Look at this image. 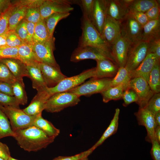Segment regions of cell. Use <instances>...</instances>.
Wrapping results in <instances>:
<instances>
[{
    "label": "cell",
    "instance_id": "obj_1",
    "mask_svg": "<svg viewBox=\"0 0 160 160\" xmlns=\"http://www.w3.org/2000/svg\"><path fill=\"white\" fill-rule=\"evenodd\" d=\"M14 138L20 148L29 152H36L46 148L55 138L47 135L41 130L32 125L14 132Z\"/></svg>",
    "mask_w": 160,
    "mask_h": 160
},
{
    "label": "cell",
    "instance_id": "obj_2",
    "mask_svg": "<svg viewBox=\"0 0 160 160\" xmlns=\"http://www.w3.org/2000/svg\"><path fill=\"white\" fill-rule=\"evenodd\" d=\"M81 28L82 33L78 47H93L111 55L110 46L104 40L89 20L84 15L82 20Z\"/></svg>",
    "mask_w": 160,
    "mask_h": 160
},
{
    "label": "cell",
    "instance_id": "obj_3",
    "mask_svg": "<svg viewBox=\"0 0 160 160\" xmlns=\"http://www.w3.org/2000/svg\"><path fill=\"white\" fill-rule=\"evenodd\" d=\"M95 67L85 70L80 74L61 80L55 86L47 87L46 91L50 97L56 93L68 92L81 84L87 79L95 77Z\"/></svg>",
    "mask_w": 160,
    "mask_h": 160
},
{
    "label": "cell",
    "instance_id": "obj_4",
    "mask_svg": "<svg viewBox=\"0 0 160 160\" xmlns=\"http://www.w3.org/2000/svg\"><path fill=\"white\" fill-rule=\"evenodd\" d=\"M80 97L69 92L55 94L47 101L44 110L51 113L60 112L65 108L78 104L80 101Z\"/></svg>",
    "mask_w": 160,
    "mask_h": 160
},
{
    "label": "cell",
    "instance_id": "obj_5",
    "mask_svg": "<svg viewBox=\"0 0 160 160\" xmlns=\"http://www.w3.org/2000/svg\"><path fill=\"white\" fill-rule=\"evenodd\" d=\"M1 109L9 119L11 128L14 132L33 125L37 116H30L23 109L12 106H3Z\"/></svg>",
    "mask_w": 160,
    "mask_h": 160
},
{
    "label": "cell",
    "instance_id": "obj_6",
    "mask_svg": "<svg viewBox=\"0 0 160 160\" xmlns=\"http://www.w3.org/2000/svg\"><path fill=\"white\" fill-rule=\"evenodd\" d=\"M112 79L92 78L90 80L70 90L69 92L80 97L82 95L90 96L101 92L111 87Z\"/></svg>",
    "mask_w": 160,
    "mask_h": 160
},
{
    "label": "cell",
    "instance_id": "obj_7",
    "mask_svg": "<svg viewBox=\"0 0 160 160\" xmlns=\"http://www.w3.org/2000/svg\"><path fill=\"white\" fill-rule=\"evenodd\" d=\"M121 34L130 44L141 40L143 26L129 14L119 21Z\"/></svg>",
    "mask_w": 160,
    "mask_h": 160
},
{
    "label": "cell",
    "instance_id": "obj_8",
    "mask_svg": "<svg viewBox=\"0 0 160 160\" xmlns=\"http://www.w3.org/2000/svg\"><path fill=\"white\" fill-rule=\"evenodd\" d=\"M148 43L140 41L130 44L125 68L130 73L136 69L148 54Z\"/></svg>",
    "mask_w": 160,
    "mask_h": 160
},
{
    "label": "cell",
    "instance_id": "obj_9",
    "mask_svg": "<svg viewBox=\"0 0 160 160\" xmlns=\"http://www.w3.org/2000/svg\"><path fill=\"white\" fill-rule=\"evenodd\" d=\"M108 59L113 61L111 55L98 48L90 46L78 47L73 52L70 61L76 63L81 60L92 59L96 61Z\"/></svg>",
    "mask_w": 160,
    "mask_h": 160
},
{
    "label": "cell",
    "instance_id": "obj_10",
    "mask_svg": "<svg viewBox=\"0 0 160 160\" xmlns=\"http://www.w3.org/2000/svg\"><path fill=\"white\" fill-rule=\"evenodd\" d=\"M128 88L132 89L137 94L138 100L136 103L139 106V108H144L155 93L151 89L148 82L141 77L131 79Z\"/></svg>",
    "mask_w": 160,
    "mask_h": 160
},
{
    "label": "cell",
    "instance_id": "obj_11",
    "mask_svg": "<svg viewBox=\"0 0 160 160\" xmlns=\"http://www.w3.org/2000/svg\"><path fill=\"white\" fill-rule=\"evenodd\" d=\"M53 38L43 43H36L33 44V49L39 63H43L60 69L57 63L53 53L54 50Z\"/></svg>",
    "mask_w": 160,
    "mask_h": 160
},
{
    "label": "cell",
    "instance_id": "obj_12",
    "mask_svg": "<svg viewBox=\"0 0 160 160\" xmlns=\"http://www.w3.org/2000/svg\"><path fill=\"white\" fill-rule=\"evenodd\" d=\"M71 3L66 0H44L39 7L41 17L45 19L53 14L70 12L74 9Z\"/></svg>",
    "mask_w": 160,
    "mask_h": 160
},
{
    "label": "cell",
    "instance_id": "obj_13",
    "mask_svg": "<svg viewBox=\"0 0 160 160\" xmlns=\"http://www.w3.org/2000/svg\"><path fill=\"white\" fill-rule=\"evenodd\" d=\"M130 44L121 34L111 46V53L119 68L125 67Z\"/></svg>",
    "mask_w": 160,
    "mask_h": 160
},
{
    "label": "cell",
    "instance_id": "obj_14",
    "mask_svg": "<svg viewBox=\"0 0 160 160\" xmlns=\"http://www.w3.org/2000/svg\"><path fill=\"white\" fill-rule=\"evenodd\" d=\"M134 114L138 125L144 126L146 129L145 140L151 143L155 140L154 134L156 127L154 115L145 108H139Z\"/></svg>",
    "mask_w": 160,
    "mask_h": 160
},
{
    "label": "cell",
    "instance_id": "obj_15",
    "mask_svg": "<svg viewBox=\"0 0 160 160\" xmlns=\"http://www.w3.org/2000/svg\"><path fill=\"white\" fill-rule=\"evenodd\" d=\"M41 73L48 87L56 86L59 82L67 77L61 72L60 69L43 63H39Z\"/></svg>",
    "mask_w": 160,
    "mask_h": 160
},
{
    "label": "cell",
    "instance_id": "obj_16",
    "mask_svg": "<svg viewBox=\"0 0 160 160\" xmlns=\"http://www.w3.org/2000/svg\"><path fill=\"white\" fill-rule=\"evenodd\" d=\"M107 0H94L92 13L89 20L101 35L107 16Z\"/></svg>",
    "mask_w": 160,
    "mask_h": 160
},
{
    "label": "cell",
    "instance_id": "obj_17",
    "mask_svg": "<svg viewBox=\"0 0 160 160\" xmlns=\"http://www.w3.org/2000/svg\"><path fill=\"white\" fill-rule=\"evenodd\" d=\"M120 34L119 21L107 15L101 34L103 38L111 47Z\"/></svg>",
    "mask_w": 160,
    "mask_h": 160
},
{
    "label": "cell",
    "instance_id": "obj_18",
    "mask_svg": "<svg viewBox=\"0 0 160 160\" xmlns=\"http://www.w3.org/2000/svg\"><path fill=\"white\" fill-rule=\"evenodd\" d=\"M46 88L44 90L37 92L30 104L23 109L24 112L33 116L42 114V111L44 110L46 103L50 97L46 91Z\"/></svg>",
    "mask_w": 160,
    "mask_h": 160
},
{
    "label": "cell",
    "instance_id": "obj_19",
    "mask_svg": "<svg viewBox=\"0 0 160 160\" xmlns=\"http://www.w3.org/2000/svg\"><path fill=\"white\" fill-rule=\"evenodd\" d=\"M95 76L94 78L102 79L114 77L119 68L114 62L108 59L96 61Z\"/></svg>",
    "mask_w": 160,
    "mask_h": 160
},
{
    "label": "cell",
    "instance_id": "obj_20",
    "mask_svg": "<svg viewBox=\"0 0 160 160\" xmlns=\"http://www.w3.org/2000/svg\"><path fill=\"white\" fill-rule=\"evenodd\" d=\"M158 61L156 56L152 53H148L145 58L135 69L129 73L131 79L141 77L148 81L150 73Z\"/></svg>",
    "mask_w": 160,
    "mask_h": 160
},
{
    "label": "cell",
    "instance_id": "obj_21",
    "mask_svg": "<svg viewBox=\"0 0 160 160\" xmlns=\"http://www.w3.org/2000/svg\"><path fill=\"white\" fill-rule=\"evenodd\" d=\"M26 66L28 73V77L32 82L33 88L38 92L44 90L47 87L43 77L39 63Z\"/></svg>",
    "mask_w": 160,
    "mask_h": 160
},
{
    "label": "cell",
    "instance_id": "obj_22",
    "mask_svg": "<svg viewBox=\"0 0 160 160\" xmlns=\"http://www.w3.org/2000/svg\"><path fill=\"white\" fill-rule=\"evenodd\" d=\"M160 39V19L150 20L143 26L141 40L148 43Z\"/></svg>",
    "mask_w": 160,
    "mask_h": 160
},
{
    "label": "cell",
    "instance_id": "obj_23",
    "mask_svg": "<svg viewBox=\"0 0 160 160\" xmlns=\"http://www.w3.org/2000/svg\"><path fill=\"white\" fill-rule=\"evenodd\" d=\"M128 14L127 8L121 0H107V15L119 21Z\"/></svg>",
    "mask_w": 160,
    "mask_h": 160
},
{
    "label": "cell",
    "instance_id": "obj_24",
    "mask_svg": "<svg viewBox=\"0 0 160 160\" xmlns=\"http://www.w3.org/2000/svg\"><path fill=\"white\" fill-rule=\"evenodd\" d=\"M7 67L16 80H23L24 76L28 77V73L25 65L18 60L5 59L0 60Z\"/></svg>",
    "mask_w": 160,
    "mask_h": 160
},
{
    "label": "cell",
    "instance_id": "obj_25",
    "mask_svg": "<svg viewBox=\"0 0 160 160\" xmlns=\"http://www.w3.org/2000/svg\"><path fill=\"white\" fill-rule=\"evenodd\" d=\"M18 60L26 65L39 63L33 50V44L23 43L18 47Z\"/></svg>",
    "mask_w": 160,
    "mask_h": 160
},
{
    "label": "cell",
    "instance_id": "obj_26",
    "mask_svg": "<svg viewBox=\"0 0 160 160\" xmlns=\"http://www.w3.org/2000/svg\"><path fill=\"white\" fill-rule=\"evenodd\" d=\"M33 125L39 128L49 136L55 138L60 133V130L50 121L44 119L42 114L36 116Z\"/></svg>",
    "mask_w": 160,
    "mask_h": 160
},
{
    "label": "cell",
    "instance_id": "obj_27",
    "mask_svg": "<svg viewBox=\"0 0 160 160\" xmlns=\"http://www.w3.org/2000/svg\"><path fill=\"white\" fill-rule=\"evenodd\" d=\"M120 111L119 108L116 109L113 117L109 126L99 139L90 148L93 151L98 146L102 145L108 138L116 132L119 125Z\"/></svg>",
    "mask_w": 160,
    "mask_h": 160
},
{
    "label": "cell",
    "instance_id": "obj_28",
    "mask_svg": "<svg viewBox=\"0 0 160 160\" xmlns=\"http://www.w3.org/2000/svg\"><path fill=\"white\" fill-rule=\"evenodd\" d=\"M28 7L24 5L15 6L9 18V31H15L17 25L24 18Z\"/></svg>",
    "mask_w": 160,
    "mask_h": 160
},
{
    "label": "cell",
    "instance_id": "obj_29",
    "mask_svg": "<svg viewBox=\"0 0 160 160\" xmlns=\"http://www.w3.org/2000/svg\"><path fill=\"white\" fill-rule=\"evenodd\" d=\"M50 36L44 19L35 24L33 44L43 43L52 38Z\"/></svg>",
    "mask_w": 160,
    "mask_h": 160
},
{
    "label": "cell",
    "instance_id": "obj_30",
    "mask_svg": "<svg viewBox=\"0 0 160 160\" xmlns=\"http://www.w3.org/2000/svg\"><path fill=\"white\" fill-rule=\"evenodd\" d=\"M125 90L122 85L114 87H110L100 93L102 96L103 102L107 103L111 100H117L122 99L123 93Z\"/></svg>",
    "mask_w": 160,
    "mask_h": 160
},
{
    "label": "cell",
    "instance_id": "obj_31",
    "mask_svg": "<svg viewBox=\"0 0 160 160\" xmlns=\"http://www.w3.org/2000/svg\"><path fill=\"white\" fill-rule=\"evenodd\" d=\"M160 61L156 62L151 71L148 81L151 90L155 93L160 92Z\"/></svg>",
    "mask_w": 160,
    "mask_h": 160
},
{
    "label": "cell",
    "instance_id": "obj_32",
    "mask_svg": "<svg viewBox=\"0 0 160 160\" xmlns=\"http://www.w3.org/2000/svg\"><path fill=\"white\" fill-rule=\"evenodd\" d=\"M131 79L129 72L124 67L119 68L116 74L112 78L111 87L122 85L126 89L128 88Z\"/></svg>",
    "mask_w": 160,
    "mask_h": 160
},
{
    "label": "cell",
    "instance_id": "obj_33",
    "mask_svg": "<svg viewBox=\"0 0 160 160\" xmlns=\"http://www.w3.org/2000/svg\"><path fill=\"white\" fill-rule=\"evenodd\" d=\"M157 2L156 0H133L128 7L129 12L145 13L153 6Z\"/></svg>",
    "mask_w": 160,
    "mask_h": 160
},
{
    "label": "cell",
    "instance_id": "obj_34",
    "mask_svg": "<svg viewBox=\"0 0 160 160\" xmlns=\"http://www.w3.org/2000/svg\"><path fill=\"white\" fill-rule=\"evenodd\" d=\"M14 96L20 105H25L28 101V97L25 89L23 80H17L11 84Z\"/></svg>",
    "mask_w": 160,
    "mask_h": 160
},
{
    "label": "cell",
    "instance_id": "obj_35",
    "mask_svg": "<svg viewBox=\"0 0 160 160\" xmlns=\"http://www.w3.org/2000/svg\"><path fill=\"white\" fill-rule=\"evenodd\" d=\"M70 14V12L53 14L44 19L49 33L52 37L57 23L61 20L65 18Z\"/></svg>",
    "mask_w": 160,
    "mask_h": 160
},
{
    "label": "cell",
    "instance_id": "obj_36",
    "mask_svg": "<svg viewBox=\"0 0 160 160\" xmlns=\"http://www.w3.org/2000/svg\"><path fill=\"white\" fill-rule=\"evenodd\" d=\"M15 136L7 117L0 108V139L8 136L14 137Z\"/></svg>",
    "mask_w": 160,
    "mask_h": 160
},
{
    "label": "cell",
    "instance_id": "obj_37",
    "mask_svg": "<svg viewBox=\"0 0 160 160\" xmlns=\"http://www.w3.org/2000/svg\"><path fill=\"white\" fill-rule=\"evenodd\" d=\"M15 6H9L4 10L0 16V36L7 33L9 31V20Z\"/></svg>",
    "mask_w": 160,
    "mask_h": 160
},
{
    "label": "cell",
    "instance_id": "obj_38",
    "mask_svg": "<svg viewBox=\"0 0 160 160\" xmlns=\"http://www.w3.org/2000/svg\"><path fill=\"white\" fill-rule=\"evenodd\" d=\"M18 47L7 45L0 47V60L14 59L18 60Z\"/></svg>",
    "mask_w": 160,
    "mask_h": 160
},
{
    "label": "cell",
    "instance_id": "obj_39",
    "mask_svg": "<svg viewBox=\"0 0 160 160\" xmlns=\"http://www.w3.org/2000/svg\"><path fill=\"white\" fill-rule=\"evenodd\" d=\"M24 19L26 21L35 24L39 22L42 19L39 7H28Z\"/></svg>",
    "mask_w": 160,
    "mask_h": 160
},
{
    "label": "cell",
    "instance_id": "obj_40",
    "mask_svg": "<svg viewBox=\"0 0 160 160\" xmlns=\"http://www.w3.org/2000/svg\"><path fill=\"white\" fill-rule=\"evenodd\" d=\"M147 109L153 115L160 111V93H155L144 108Z\"/></svg>",
    "mask_w": 160,
    "mask_h": 160
},
{
    "label": "cell",
    "instance_id": "obj_41",
    "mask_svg": "<svg viewBox=\"0 0 160 160\" xmlns=\"http://www.w3.org/2000/svg\"><path fill=\"white\" fill-rule=\"evenodd\" d=\"M16 80L7 67L0 61V81L12 84Z\"/></svg>",
    "mask_w": 160,
    "mask_h": 160
},
{
    "label": "cell",
    "instance_id": "obj_42",
    "mask_svg": "<svg viewBox=\"0 0 160 160\" xmlns=\"http://www.w3.org/2000/svg\"><path fill=\"white\" fill-rule=\"evenodd\" d=\"M0 104L3 106H10L19 108L20 103L14 96L0 92Z\"/></svg>",
    "mask_w": 160,
    "mask_h": 160
},
{
    "label": "cell",
    "instance_id": "obj_43",
    "mask_svg": "<svg viewBox=\"0 0 160 160\" xmlns=\"http://www.w3.org/2000/svg\"><path fill=\"white\" fill-rule=\"evenodd\" d=\"M122 99L124 101L123 105L124 107H127L132 103H136L138 100V97L136 93L132 89L129 88L124 91Z\"/></svg>",
    "mask_w": 160,
    "mask_h": 160
},
{
    "label": "cell",
    "instance_id": "obj_44",
    "mask_svg": "<svg viewBox=\"0 0 160 160\" xmlns=\"http://www.w3.org/2000/svg\"><path fill=\"white\" fill-rule=\"evenodd\" d=\"M79 2L82 9L83 15L90 20L93 11L94 0H81Z\"/></svg>",
    "mask_w": 160,
    "mask_h": 160
},
{
    "label": "cell",
    "instance_id": "obj_45",
    "mask_svg": "<svg viewBox=\"0 0 160 160\" xmlns=\"http://www.w3.org/2000/svg\"><path fill=\"white\" fill-rule=\"evenodd\" d=\"M6 42L7 45L13 47H18L23 43L15 31H9L7 33Z\"/></svg>",
    "mask_w": 160,
    "mask_h": 160
},
{
    "label": "cell",
    "instance_id": "obj_46",
    "mask_svg": "<svg viewBox=\"0 0 160 160\" xmlns=\"http://www.w3.org/2000/svg\"><path fill=\"white\" fill-rule=\"evenodd\" d=\"M93 151L90 148L88 150L71 156H58L52 160H81L92 153Z\"/></svg>",
    "mask_w": 160,
    "mask_h": 160
},
{
    "label": "cell",
    "instance_id": "obj_47",
    "mask_svg": "<svg viewBox=\"0 0 160 160\" xmlns=\"http://www.w3.org/2000/svg\"><path fill=\"white\" fill-rule=\"evenodd\" d=\"M15 31L23 42L26 43L27 36L26 21L24 20L20 22L17 26Z\"/></svg>",
    "mask_w": 160,
    "mask_h": 160
},
{
    "label": "cell",
    "instance_id": "obj_48",
    "mask_svg": "<svg viewBox=\"0 0 160 160\" xmlns=\"http://www.w3.org/2000/svg\"><path fill=\"white\" fill-rule=\"evenodd\" d=\"M148 53L153 54L160 61V39L148 43Z\"/></svg>",
    "mask_w": 160,
    "mask_h": 160
},
{
    "label": "cell",
    "instance_id": "obj_49",
    "mask_svg": "<svg viewBox=\"0 0 160 160\" xmlns=\"http://www.w3.org/2000/svg\"><path fill=\"white\" fill-rule=\"evenodd\" d=\"M149 21L160 18V8L159 3L157 1L156 4L145 13Z\"/></svg>",
    "mask_w": 160,
    "mask_h": 160
},
{
    "label": "cell",
    "instance_id": "obj_50",
    "mask_svg": "<svg viewBox=\"0 0 160 160\" xmlns=\"http://www.w3.org/2000/svg\"><path fill=\"white\" fill-rule=\"evenodd\" d=\"M128 13L142 26L149 21L145 13L138 12H129Z\"/></svg>",
    "mask_w": 160,
    "mask_h": 160
},
{
    "label": "cell",
    "instance_id": "obj_51",
    "mask_svg": "<svg viewBox=\"0 0 160 160\" xmlns=\"http://www.w3.org/2000/svg\"><path fill=\"white\" fill-rule=\"evenodd\" d=\"M152 146L150 153L153 160H160V145L154 140L151 143Z\"/></svg>",
    "mask_w": 160,
    "mask_h": 160
},
{
    "label": "cell",
    "instance_id": "obj_52",
    "mask_svg": "<svg viewBox=\"0 0 160 160\" xmlns=\"http://www.w3.org/2000/svg\"><path fill=\"white\" fill-rule=\"evenodd\" d=\"M35 24L26 21L27 36L26 43L33 44V37L34 34Z\"/></svg>",
    "mask_w": 160,
    "mask_h": 160
},
{
    "label": "cell",
    "instance_id": "obj_53",
    "mask_svg": "<svg viewBox=\"0 0 160 160\" xmlns=\"http://www.w3.org/2000/svg\"><path fill=\"white\" fill-rule=\"evenodd\" d=\"M11 157L9 149L7 145L0 142V158L8 160Z\"/></svg>",
    "mask_w": 160,
    "mask_h": 160
},
{
    "label": "cell",
    "instance_id": "obj_54",
    "mask_svg": "<svg viewBox=\"0 0 160 160\" xmlns=\"http://www.w3.org/2000/svg\"><path fill=\"white\" fill-rule=\"evenodd\" d=\"M0 92L14 96L11 84L1 81H0Z\"/></svg>",
    "mask_w": 160,
    "mask_h": 160
},
{
    "label": "cell",
    "instance_id": "obj_55",
    "mask_svg": "<svg viewBox=\"0 0 160 160\" xmlns=\"http://www.w3.org/2000/svg\"><path fill=\"white\" fill-rule=\"evenodd\" d=\"M154 139L160 143V127L156 126L154 134Z\"/></svg>",
    "mask_w": 160,
    "mask_h": 160
},
{
    "label": "cell",
    "instance_id": "obj_56",
    "mask_svg": "<svg viewBox=\"0 0 160 160\" xmlns=\"http://www.w3.org/2000/svg\"><path fill=\"white\" fill-rule=\"evenodd\" d=\"M7 33L0 36V47L7 45L6 40Z\"/></svg>",
    "mask_w": 160,
    "mask_h": 160
},
{
    "label": "cell",
    "instance_id": "obj_57",
    "mask_svg": "<svg viewBox=\"0 0 160 160\" xmlns=\"http://www.w3.org/2000/svg\"><path fill=\"white\" fill-rule=\"evenodd\" d=\"M154 116L156 126L160 127V111L156 113Z\"/></svg>",
    "mask_w": 160,
    "mask_h": 160
},
{
    "label": "cell",
    "instance_id": "obj_58",
    "mask_svg": "<svg viewBox=\"0 0 160 160\" xmlns=\"http://www.w3.org/2000/svg\"><path fill=\"white\" fill-rule=\"evenodd\" d=\"M8 2V1L0 0V7L7 6Z\"/></svg>",
    "mask_w": 160,
    "mask_h": 160
},
{
    "label": "cell",
    "instance_id": "obj_59",
    "mask_svg": "<svg viewBox=\"0 0 160 160\" xmlns=\"http://www.w3.org/2000/svg\"><path fill=\"white\" fill-rule=\"evenodd\" d=\"M8 6L0 7V16L5 9L8 7Z\"/></svg>",
    "mask_w": 160,
    "mask_h": 160
},
{
    "label": "cell",
    "instance_id": "obj_60",
    "mask_svg": "<svg viewBox=\"0 0 160 160\" xmlns=\"http://www.w3.org/2000/svg\"><path fill=\"white\" fill-rule=\"evenodd\" d=\"M8 160H18L17 159H15V158H14L12 157L11 156L10 157V158Z\"/></svg>",
    "mask_w": 160,
    "mask_h": 160
},
{
    "label": "cell",
    "instance_id": "obj_61",
    "mask_svg": "<svg viewBox=\"0 0 160 160\" xmlns=\"http://www.w3.org/2000/svg\"><path fill=\"white\" fill-rule=\"evenodd\" d=\"M81 160H88V157H85L82 159Z\"/></svg>",
    "mask_w": 160,
    "mask_h": 160
},
{
    "label": "cell",
    "instance_id": "obj_62",
    "mask_svg": "<svg viewBox=\"0 0 160 160\" xmlns=\"http://www.w3.org/2000/svg\"><path fill=\"white\" fill-rule=\"evenodd\" d=\"M3 106L0 104V108L1 109Z\"/></svg>",
    "mask_w": 160,
    "mask_h": 160
},
{
    "label": "cell",
    "instance_id": "obj_63",
    "mask_svg": "<svg viewBox=\"0 0 160 160\" xmlns=\"http://www.w3.org/2000/svg\"><path fill=\"white\" fill-rule=\"evenodd\" d=\"M0 160H5L0 158Z\"/></svg>",
    "mask_w": 160,
    "mask_h": 160
},
{
    "label": "cell",
    "instance_id": "obj_64",
    "mask_svg": "<svg viewBox=\"0 0 160 160\" xmlns=\"http://www.w3.org/2000/svg\"></svg>",
    "mask_w": 160,
    "mask_h": 160
}]
</instances>
